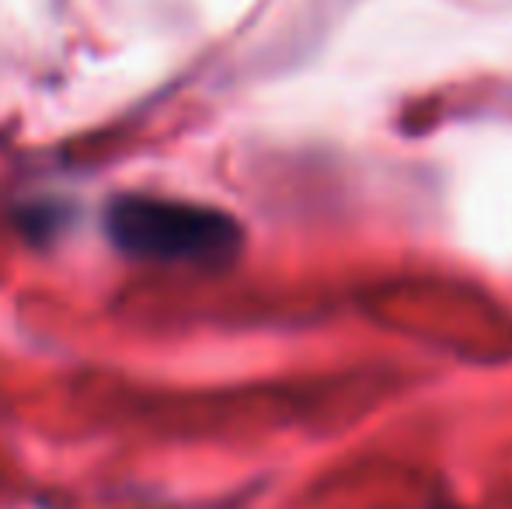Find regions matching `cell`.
<instances>
[{
    "label": "cell",
    "mask_w": 512,
    "mask_h": 509,
    "mask_svg": "<svg viewBox=\"0 0 512 509\" xmlns=\"http://www.w3.org/2000/svg\"><path fill=\"white\" fill-rule=\"evenodd\" d=\"M105 234L119 252L150 262H227L244 245L230 213L157 196L115 199L105 213Z\"/></svg>",
    "instance_id": "cell-1"
}]
</instances>
